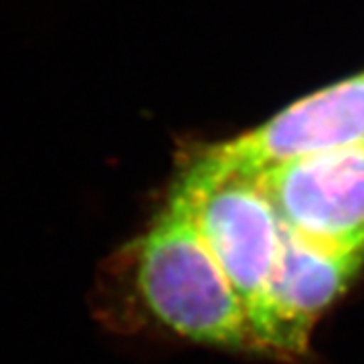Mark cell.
<instances>
[{
  "label": "cell",
  "mask_w": 364,
  "mask_h": 364,
  "mask_svg": "<svg viewBox=\"0 0 364 364\" xmlns=\"http://www.w3.org/2000/svg\"><path fill=\"white\" fill-rule=\"evenodd\" d=\"M93 298L95 318L116 334L162 330L196 344L257 350L243 301L174 193L100 277Z\"/></svg>",
  "instance_id": "obj_1"
},
{
  "label": "cell",
  "mask_w": 364,
  "mask_h": 364,
  "mask_svg": "<svg viewBox=\"0 0 364 364\" xmlns=\"http://www.w3.org/2000/svg\"><path fill=\"white\" fill-rule=\"evenodd\" d=\"M203 241L233 284L245 312L259 304L279 255L282 229L255 176L229 174L198 156L176 182Z\"/></svg>",
  "instance_id": "obj_2"
},
{
  "label": "cell",
  "mask_w": 364,
  "mask_h": 364,
  "mask_svg": "<svg viewBox=\"0 0 364 364\" xmlns=\"http://www.w3.org/2000/svg\"><path fill=\"white\" fill-rule=\"evenodd\" d=\"M363 265L364 249L324 245L284 227L272 279L249 312L257 350L306 354L318 318L348 289Z\"/></svg>",
  "instance_id": "obj_3"
},
{
  "label": "cell",
  "mask_w": 364,
  "mask_h": 364,
  "mask_svg": "<svg viewBox=\"0 0 364 364\" xmlns=\"http://www.w3.org/2000/svg\"><path fill=\"white\" fill-rule=\"evenodd\" d=\"M364 142V71L306 95L259 128L200 156L229 174L259 176L299 158Z\"/></svg>",
  "instance_id": "obj_4"
},
{
  "label": "cell",
  "mask_w": 364,
  "mask_h": 364,
  "mask_svg": "<svg viewBox=\"0 0 364 364\" xmlns=\"http://www.w3.org/2000/svg\"><path fill=\"white\" fill-rule=\"evenodd\" d=\"M289 231L364 249V142L299 158L255 176Z\"/></svg>",
  "instance_id": "obj_5"
}]
</instances>
